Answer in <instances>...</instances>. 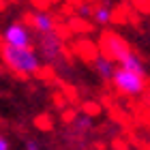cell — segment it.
<instances>
[{
    "instance_id": "1",
    "label": "cell",
    "mask_w": 150,
    "mask_h": 150,
    "mask_svg": "<svg viewBox=\"0 0 150 150\" xmlns=\"http://www.w3.org/2000/svg\"><path fill=\"white\" fill-rule=\"evenodd\" d=\"M2 60L13 73L17 75H37L41 71V56L32 50V47H2Z\"/></svg>"
},
{
    "instance_id": "2",
    "label": "cell",
    "mask_w": 150,
    "mask_h": 150,
    "mask_svg": "<svg viewBox=\"0 0 150 150\" xmlns=\"http://www.w3.org/2000/svg\"><path fill=\"white\" fill-rule=\"evenodd\" d=\"M112 81H114L116 90H118L120 94H127V97H139V94H144V90H146L144 75L127 71V69H120V67L116 69Z\"/></svg>"
},
{
    "instance_id": "3",
    "label": "cell",
    "mask_w": 150,
    "mask_h": 150,
    "mask_svg": "<svg viewBox=\"0 0 150 150\" xmlns=\"http://www.w3.org/2000/svg\"><path fill=\"white\" fill-rule=\"evenodd\" d=\"M39 50L43 54V58L47 62L56 64L62 60L64 56V45H62V39H60L56 32H50V35H39Z\"/></svg>"
},
{
    "instance_id": "4",
    "label": "cell",
    "mask_w": 150,
    "mask_h": 150,
    "mask_svg": "<svg viewBox=\"0 0 150 150\" xmlns=\"http://www.w3.org/2000/svg\"><path fill=\"white\" fill-rule=\"evenodd\" d=\"M101 50H103V56L112 58L114 62H120V60L131 52V47H129V43L120 35L107 32V35H103V39H101Z\"/></svg>"
},
{
    "instance_id": "5",
    "label": "cell",
    "mask_w": 150,
    "mask_h": 150,
    "mask_svg": "<svg viewBox=\"0 0 150 150\" xmlns=\"http://www.w3.org/2000/svg\"><path fill=\"white\" fill-rule=\"evenodd\" d=\"M4 45H11V47H32V35H30V28L26 24H11L6 26L4 32Z\"/></svg>"
},
{
    "instance_id": "6",
    "label": "cell",
    "mask_w": 150,
    "mask_h": 150,
    "mask_svg": "<svg viewBox=\"0 0 150 150\" xmlns=\"http://www.w3.org/2000/svg\"><path fill=\"white\" fill-rule=\"evenodd\" d=\"M30 26L35 28L39 35H50V32H56V22L47 11H35L30 15Z\"/></svg>"
},
{
    "instance_id": "7",
    "label": "cell",
    "mask_w": 150,
    "mask_h": 150,
    "mask_svg": "<svg viewBox=\"0 0 150 150\" xmlns=\"http://www.w3.org/2000/svg\"><path fill=\"white\" fill-rule=\"evenodd\" d=\"M92 67H94V71H97V75L103 81H112L114 79V73H116V67H114V60L112 58H107V56H97L92 60Z\"/></svg>"
},
{
    "instance_id": "8",
    "label": "cell",
    "mask_w": 150,
    "mask_h": 150,
    "mask_svg": "<svg viewBox=\"0 0 150 150\" xmlns=\"http://www.w3.org/2000/svg\"><path fill=\"white\" fill-rule=\"evenodd\" d=\"M120 69H127V71H133V73H139V75H146V64H144V60H142L137 54H135L133 50L127 54L125 58L120 60Z\"/></svg>"
},
{
    "instance_id": "9",
    "label": "cell",
    "mask_w": 150,
    "mask_h": 150,
    "mask_svg": "<svg viewBox=\"0 0 150 150\" xmlns=\"http://www.w3.org/2000/svg\"><path fill=\"white\" fill-rule=\"evenodd\" d=\"M112 17H114V11H112V4L107 2V0H103V2H99L97 6H94L92 19H94L99 26H107V24L112 22Z\"/></svg>"
},
{
    "instance_id": "10",
    "label": "cell",
    "mask_w": 150,
    "mask_h": 150,
    "mask_svg": "<svg viewBox=\"0 0 150 150\" xmlns=\"http://www.w3.org/2000/svg\"><path fill=\"white\" fill-rule=\"evenodd\" d=\"M71 129L75 133L84 135V133H88L92 129V118H88V116H77V118L71 122Z\"/></svg>"
},
{
    "instance_id": "11",
    "label": "cell",
    "mask_w": 150,
    "mask_h": 150,
    "mask_svg": "<svg viewBox=\"0 0 150 150\" xmlns=\"http://www.w3.org/2000/svg\"><path fill=\"white\" fill-rule=\"evenodd\" d=\"M92 11H94V6H90L88 2H81L77 4V9H75V13L81 17V19H86V17H92Z\"/></svg>"
},
{
    "instance_id": "12",
    "label": "cell",
    "mask_w": 150,
    "mask_h": 150,
    "mask_svg": "<svg viewBox=\"0 0 150 150\" xmlns=\"http://www.w3.org/2000/svg\"><path fill=\"white\" fill-rule=\"evenodd\" d=\"M26 150H41V148H39V144L35 139H28V142H26Z\"/></svg>"
},
{
    "instance_id": "13",
    "label": "cell",
    "mask_w": 150,
    "mask_h": 150,
    "mask_svg": "<svg viewBox=\"0 0 150 150\" xmlns=\"http://www.w3.org/2000/svg\"><path fill=\"white\" fill-rule=\"evenodd\" d=\"M0 150H11V148H9V142H6L2 135H0Z\"/></svg>"
}]
</instances>
